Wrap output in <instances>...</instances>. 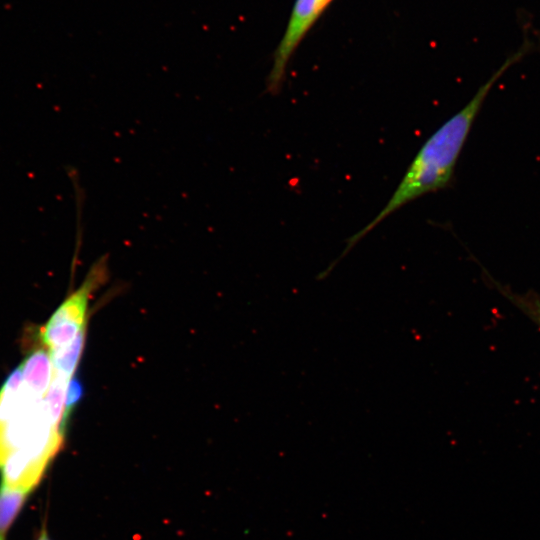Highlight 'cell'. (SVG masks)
I'll list each match as a JSON object with an SVG mask.
<instances>
[{"instance_id":"cell-1","label":"cell","mask_w":540,"mask_h":540,"mask_svg":"<svg viewBox=\"0 0 540 540\" xmlns=\"http://www.w3.org/2000/svg\"><path fill=\"white\" fill-rule=\"evenodd\" d=\"M519 57L520 54H516L508 59L460 111L444 122L424 142L383 209L365 227L347 240L342 255L321 274L322 277L328 276L336 263L385 218L409 202L448 186L473 123L491 88Z\"/></svg>"},{"instance_id":"cell-2","label":"cell","mask_w":540,"mask_h":540,"mask_svg":"<svg viewBox=\"0 0 540 540\" xmlns=\"http://www.w3.org/2000/svg\"><path fill=\"white\" fill-rule=\"evenodd\" d=\"M107 263V256L98 259L81 286L68 296L41 327L39 337L48 350L67 346L85 328L89 300L107 277Z\"/></svg>"},{"instance_id":"cell-3","label":"cell","mask_w":540,"mask_h":540,"mask_svg":"<svg viewBox=\"0 0 540 540\" xmlns=\"http://www.w3.org/2000/svg\"><path fill=\"white\" fill-rule=\"evenodd\" d=\"M331 0H296L287 29L274 53L266 92L276 95L284 83L287 64L295 49Z\"/></svg>"},{"instance_id":"cell-4","label":"cell","mask_w":540,"mask_h":540,"mask_svg":"<svg viewBox=\"0 0 540 540\" xmlns=\"http://www.w3.org/2000/svg\"><path fill=\"white\" fill-rule=\"evenodd\" d=\"M52 427L56 426L50 419L44 399L30 403L12 419L0 425V467L12 452L23 448Z\"/></svg>"},{"instance_id":"cell-5","label":"cell","mask_w":540,"mask_h":540,"mask_svg":"<svg viewBox=\"0 0 540 540\" xmlns=\"http://www.w3.org/2000/svg\"><path fill=\"white\" fill-rule=\"evenodd\" d=\"M25 391L36 399H43L52 382L54 370L49 350H32L20 364Z\"/></svg>"},{"instance_id":"cell-6","label":"cell","mask_w":540,"mask_h":540,"mask_svg":"<svg viewBox=\"0 0 540 540\" xmlns=\"http://www.w3.org/2000/svg\"><path fill=\"white\" fill-rule=\"evenodd\" d=\"M86 328L75 339L62 348L49 350L54 373L71 379L78 366L85 343Z\"/></svg>"},{"instance_id":"cell-7","label":"cell","mask_w":540,"mask_h":540,"mask_svg":"<svg viewBox=\"0 0 540 540\" xmlns=\"http://www.w3.org/2000/svg\"><path fill=\"white\" fill-rule=\"evenodd\" d=\"M30 492L12 488L3 483L0 485V535H3L22 508Z\"/></svg>"},{"instance_id":"cell-8","label":"cell","mask_w":540,"mask_h":540,"mask_svg":"<svg viewBox=\"0 0 540 540\" xmlns=\"http://www.w3.org/2000/svg\"><path fill=\"white\" fill-rule=\"evenodd\" d=\"M69 381L70 379L54 373L50 387L43 398L52 423L63 433L65 432L62 429V419L65 408L66 390Z\"/></svg>"},{"instance_id":"cell-9","label":"cell","mask_w":540,"mask_h":540,"mask_svg":"<svg viewBox=\"0 0 540 540\" xmlns=\"http://www.w3.org/2000/svg\"><path fill=\"white\" fill-rule=\"evenodd\" d=\"M83 386L79 379L72 377L67 385L62 429L65 432L70 415L83 397Z\"/></svg>"},{"instance_id":"cell-10","label":"cell","mask_w":540,"mask_h":540,"mask_svg":"<svg viewBox=\"0 0 540 540\" xmlns=\"http://www.w3.org/2000/svg\"><path fill=\"white\" fill-rule=\"evenodd\" d=\"M534 310L533 315L537 318L539 324H540V304L536 302V304L532 307Z\"/></svg>"},{"instance_id":"cell-11","label":"cell","mask_w":540,"mask_h":540,"mask_svg":"<svg viewBox=\"0 0 540 540\" xmlns=\"http://www.w3.org/2000/svg\"><path fill=\"white\" fill-rule=\"evenodd\" d=\"M37 540H50L48 534H47V531L44 529L42 530L40 536L38 537Z\"/></svg>"},{"instance_id":"cell-12","label":"cell","mask_w":540,"mask_h":540,"mask_svg":"<svg viewBox=\"0 0 540 540\" xmlns=\"http://www.w3.org/2000/svg\"><path fill=\"white\" fill-rule=\"evenodd\" d=\"M0 540H3V535H0Z\"/></svg>"}]
</instances>
